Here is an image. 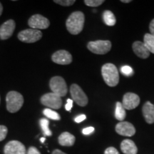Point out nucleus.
Masks as SVG:
<instances>
[{"mask_svg": "<svg viewBox=\"0 0 154 154\" xmlns=\"http://www.w3.org/2000/svg\"><path fill=\"white\" fill-rule=\"evenodd\" d=\"M84 22H85V17L84 13L79 11H74L66 20V26L67 30L69 33L74 35L79 34L83 30Z\"/></svg>", "mask_w": 154, "mask_h": 154, "instance_id": "nucleus-1", "label": "nucleus"}, {"mask_svg": "<svg viewBox=\"0 0 154 154\" xmlns=\"http://www.w3.org/2000/svg\"><path fill=\"white\" fill-rule=\"evenodd\" d=\"M101 74L108 86L113 87L119 84V74L118 69L113 63H108L103 65L101 68Z\"/></svg>", "mask_w": 154, "mask_h": 154, "instance_id": "nucleus-2", "label": "nucleus"}, {"mask_svg": "<svg viewBox=\"0 0 154 154\" xmlns=\"http://www.w3.org/2000/svg\"><path fill=\"white\" fill-rule=\"evenodd\" d=\"M6 101L7 111L10 113H16L22 107L24 103V97L19 92L11 91L7 94Z\"/></svg>", "mask_w": 154, "mask_h": 154, "instance_id": "nucleus-3", "label": "nucleus"}, {"mask_svg": "<svg viewBox=\"0 0 154 154\" xmlns=\"http://www.w3.org/2000/svg\"><path fill=\"white\" fill-rule=\"evenodd\" d=\"M87 48L92 53L103 55L110 51L111 49V43L108 40H97V41L88 42Z\"/></svg>", "mask_w": 154, "mask_h": 154, "instance_id": "nucleus-4", "label": "nucleus"}, {"mask_svg": "<svg viewBox=\"0 0 154 154\" xmlns=\"http://www.w3.org/2000/svg\"><path fill=\"white\" fill-rule=\"evenodd\" d=\"M49 86L52 93L60 97L65 96L68 92L66 83L61 76H54L51 78L49 82Z\"/></svg>", "mask_w": 154, "mask_h": 154, "instance_id": "nucleus-5", "label": "nucleus"}, {"mask_svg": "<svg viewBox=\"0 0 154 154\" xmlns=\"http://www.w3.org/2000/svg\"><path fill=\"white\" fill-rule=\"evenodd\" d=\"M42 37V32L37 29H33L23 30L18 34L19 39L24 43H34L41 39Z\"/></svg>", "mask_w": 154, "mask_h": 154, "instance_id": "nucleus-6", "label": "nucleus"}, {"mask_svg": "<svg viewBox=\"0 0 154 154\" xmlns=\"http://www.w3.org/2000/svg\"><path fill=\"white\" fill-rule=\"evenodd\" d=\"M41 103L50 109H59L62 106V100L60 96L51 92L42 96Z\"/></svg>", "mask_w": 154, "mask_h": 154, "instance_id": "nucleus-7", "label": "nucleus"}, {"mask_svg": "<svg viewBox=\"0 0 154 154\" xmlns=\"http://www.w3.org/2000/svg\"><path fill=\"white\" fill-rule=\"evenodd\" d=\"M70 93L74 101L80 106H85L87 105L88 99L87 96L79 86L76 84H72L70 87Z\"/></svg>", "mask_w": 154, "mask_h": 154, "instance_id": "nucleus-8", "label": "nucleus"}, {"mask_svg": "<svg viewBox=\"0 0 154 154\" xmlns=\"http://www.w3.org/2000/svg\"><path fill=\"white\" fill-rule=\"evenodd\" d=\"M28 24L33 29H45L49 27L50 22L49 19L41 14H35L30 17Z\"/></svg>", "mask_w": 154, "mask_h": 154, "instance_id": "nucleus-9", "label": "nucleus"}, {"mask_svg": "<svg viewBox=\"0 0 154 154\" xmlns=\"http://www.w3.org/2000/svg\"><path fill=\"white\" fill-rule=\"evenodd\" d=\"M5 154H26L24 144L19 140H11L6 144L4 149Z\"/></svg>", "mask_w": 154, "mask_h": 154, "instance_id": "nucleus-10", "label": "nucleus"}, {"mask_svg": "<svg viewBox=\"0 0 154 154\" xmlns=\"http://www.w3.org/2000/svg\"><path fill=\"white\" fill-rule=\"evenodd\" d=\"M54 62L61 65H67L72 63V56L66 50H59L56 51L51 57Z\"/></svg>", "mask_w": 154, "mask_h": 154, "instance_id": "nucleus-11", "label": "nucleus"}, {"mask_svg": "<svg viewBox=\"0 0 154 154\" xmlns=\"http://www.w3.org/2000/svg\"><path fill=\"white\" fill-rule=\"evenodd\" d=\"M140 98L137 94L134 93H126L123 98L122 105L125 109L131 110L139 105Z\"/></svg>", "mask_w": 154, "mask_h": 154, "instance_id": "nucleus-12", "label": "nucleus"}, {"mask_svg": "<svg viewBox=\"0 0 154 154\" xmlns=\"http://www.w3.org/2000/svg\"><path fill=\"white\" fill-rule=\"evenodd\" d=\"M16 24L13 19H9L0 26V39L5 40L11 37L14 33Z\"/></svg>", "mask_w": 154, "mask_h": 154, "instance_id": "nucleus-13", "label": "nucleus"}, {"mask_svg": "<svg viewBox=\"0 0 154 154\" xmlns=\"http://www.w3.org/2000/svg\"><path fill=\"white\" fill-rule=\"evenodd\" d=\"M117 134L124 136H133L136 134V129L132 124L127 121H121L116 126Z\"/></svg>", "mask_w": 154, "mask_h": 154, "instance_id": "nucleus-14", "label": "nucleus"}, {"mask_svg": "<svg viewBox=\"0 0 154 154\" xmlns=\"http://www.w3.org/2000/svg\"><path fill=\"white\" fill-rule=\"evenodd\" d=\"M133 50L135 54L141 59H146L150 56V51L146 47L143 42L137 41L133 44Z\"/></svg>", "mask_w": 154, "mask_h": 154, "instance_id": "nucleus-15", "label": "nucleus"}, {"mask_svg": "<svg viewBox=\"0 0 154 154\" xmlns=\"http://www.w3.org/2000/svg\"><path fill=\"white\" fill-rule=\"evenodd\" d=\"M142 111L145 120L148 124H151L154 123V105L152 104L150 101H147L143 105Z\"/></svg>", "mask_w": 154, "mask_h": 154, "instance_id": "nucleus-16", "label": "nucleus"}, {"mask_svg": "<svg viewBox=\"0 0 154 154\" xmlns=\"http://www.w3.org/2000/svg\"><path fill=\"white\" fill-rule=\"evenodd\" d=\"M121 149L124 154H136L138 152L137 146L130 139L124 140L121 142Z\"/></svg>", "mask_w": 154, "mask_h": 154, "instance_id": "nucleus-17", "label": "nucleus"}, {"mask_svg": "<svg viewBox=\"0 0 154 154\" xmlns=\"http://www.w3.org/2000/svg\"><path fill=\"white\" fill-rule=\"evenodd\" d=\"M59 143L62 146H72L75 143L76 138L69 132H63L58 138Z\"/></svg>", "mask_w": 154, "mask_h": 154, "instance_id": "nucleus-18", "label": "nucleus"}, {"mask_svg": "<svg viewBox=\"0 0 154 154\" xmlns=\"http://www.w3.org/2000/svg\"><path fill=\"white\" fill-rule=\"evenodd\" d=\"M126 110L123 106L122 103L121 102H116V110H115V117L117 120L123 121L124 120V119L126 118Z\"/></svg>", "mask_w": 154, "mask_h": 154, "instance_id": "nucleus-19", "label": "nucleus"}, {"mask_svg": "<svg viewBox=\"0 0 154 154\" xmlns=\"http://www.w3.org/2000/svg\"><path fill=\"white\" fill-rule=\"evenodd\" d=\"M103 19L104 21L105 24L110 26H114L116 24V22L114 14H113L112 11L109 10H106L103 11Z\"/></svg>", "mask_w": 154, "mask_h": 154, "instance_id": "nucleus-20", "label": "nucleus"}, {"mask_svg": "<svg viewBox=\"0 0 154 154\" xmlns=\"http://www.w3.org/2000/svg\"><path fill=\"white\" fill-rule=\"evenodd\" d=\"M143 43L146 48L149 49L150 53L154 54V36L151 34H146L143 38Z\"/></svg>", "mask_w": 154, "mask_h": 154, "instance_id": "nucleus-21", "label": "nucleus"}, {"mask_svg": "<svg viewBox=\"0 0 154 154\" xmlns=\"http://www.w3.org/2000/svg\"><path fill=\"white\" fill-rule=\"evenodd\" d=\"M39 124L41 126V128L42 131H43L44 134L45 136H51L52 135L51 130L49 128V122L47 119H41L39 121Z\"/></svg>", "mask_w": 154, "mask_h": 154, "instance_id": "nucleus-22", "label": "nucleus"}, {"mask_svg": "<svg viewBox=\"0 0 154 154\" xmlns=\"http://www.w3.org/2000/svg\"><path fill=\"white\" fill-rule=\"evenodd\" d=\"M43 113L47 118L52 119V120L59 121L61 119L60 115L57 112H56V111L51 110V109H45L43 111Z\"/></svg>", "mask_w": 154, "mask_h": 154, "instance_id": "nucleus-23", "label": "nucleus"}, {"mask_svg": "<svg viewBox=\"0 0 154 154\" xmlns=\"http://www.w3.org/2000/svg\"><path fill=\"white\" fill-rule=\"evenodd\" d=\"M103 2H104L103 0H85L84 1V3H85L86 5L91 7H99V6L102 5Z\"/></svg>", "mask_w": 154, "mask_h": 154, "instance_id": "nucleus-24", "label": "nucleus"}, {"mask_svg": "<svg viewBox=\"0 0 154 154\" xmlns=\"http://www.w3.org/2000/svg\"><path fill=\"white\" fill-rule=\"evenodd\" d=\"M121 72L123 74L126 75L127 76H131L134 74L133 69L129 66H124L121 68Z\"/></svg>", "mask_w": 154, "mask_h": 154, "instance_id": "nucleus-25", "label": "nucleus"}, {"mask_svg": "<svg viewBox=\"0 0 154 154\" xmlns=\"http://www.w3.org/2000/svg\"><path fill=\"white\" fill-rule=\"evenodd\" d=\"M55 3L60 5L61 6H64V7H69V6H72L75 3L74 0H54Z\"/></svg>", "mask_w": 154, "mask_h": 154, "instance_id": "nucleus-26", "label": "nucleus"}, {"mask_svg": "<svg viewBox=\"0 0 154 154\" xmlns=\"http://www.w3.org/2000/svg\"><path fill=\"white\" fill-rule=\"evenodd\" d=\"M7 133H8V129L7 127L3 125H0V141H2L5 139Z\"/></svg>", "mask_w": 154, "mask_h": 154, "instance_id": "nucleus-27", "label": "nucleus"}, {"mask_svg": "<svg viewBox=\"0 0 154 154\" xmlns=\"http://www.w3.org/2000/svg\"><path fill=\"white\" fill-rule=\"evenodd\" d=\"M104 154H119V151H117L116 149L113 147H109L106 149Z\"/></svg>", "mask_w": 154, "mask_h": 154, "instance_id": "nucleus-28", "label": "nucleus"}, {"mask_svg": "<svg viewBox=\"0 0 154 154\" xmlns=\"http://www.w3.org/2000/svg\"><path fill=\"white\" fill-rule=\"evenodd\" d=\"M26 154H41V153L36 147L31 146L29 149H28V151H26Z\"/></svg>", "mask_w": 154, "mask_h": 154, "instance_id": "nucleus-29", "label": "nucleus"}, {"mask_svg": "<svg viewBox=\"0 0 154 154\" xmlns=\"http://www.w3.org/2000/svg\"><path fill=\"white\" fill-rule=\"evenodd\" d=\"M94 131V127H87V128H84L82 131V133L84 135H89L91 133Z\"/></svg>", "mask_w": 154, "mask_h": 154, "instance_id": "nucleus-30", "label": "nucleus"}, {"mask_svg": "<svg viewBox=\"0 0 154 154\" xmlns=\"http://www.w3.org/2000/svg\"><path fill=\"white\" fill-rule=\"evenodd\" d=\"M72 106H73V100L70 99H67V103L66 106H65V109H66V110L68 111H70L72 108Z\"/></svg>", "mask_w": 154, "mask_h": 154, "instance_id": "nucleus-31", "label": "nucleus"}, {"mask_svg": "<svg viewBox=\"0 0 154 154\" xmlns=\"http://www.w3.org/2000/svg\"><path fill=\"white\" fill-rule=\"evenodd\" d=\"M86 119V115L82 114V115L78 116L76 117V118H75V119H74V121H75V122H76V123H81L82 121L85 120Z\"/></svg>", "mask_w": 154, "mask_h": 154, "instance_id": "nucleus-32", "label": "nucleus"}, {"mask_svg": "<svg viewBox=\"0 0 154 154\" xmlns=\"http://www.w3.org/2000/svg\"><path fill=\"white\" fill-rule=\"evenodd\" d=\"M149 29H150V34L152 36H154V19L151 21L149 24Z\"/></svg>", "mask_w": 154, "mask_h": 154, "instance_id": "nucleus-33", "label": "nucleus"}, {"mask_svg": "<svg viewBox=\"0 0 154 154\" xmlns=\"http://www.w3.org/2000/svg\"><path fill=\"white\" fill-rule=\"evenodd\" d=\"M52 154H66V153H63V152L61 151V150L56 149V150H54V151L52 152Z\"/></svg>", "mask_w": 154, "mask_h": 154, "instance_id": "nucleus-34", "label": "nucleus"}, {"mask_svg": "<svg viewBox=\"0 0 154 154\" xmlns=\"http://www.w3.org/2000/svg\"><path fill=\"white\" fill-rule=\"evenodd\" d=\"M2 11H3V7L2 5L1 2H0V16H1L2 14Z\"/></svg>", "mask_w": 154, "mask_h": 154, "instance_id": "nucleus-35", "label": "nucleus"}, {"mask_svg": "<svg viewBox=\"0 0 154 154\" xmlns=\"http://www.w3.org/2000/svg\"><path fill=\"white\" fill-rule=\"evenodd\" d=\"M121 2H124V3H129L131 2V0H121Z\"/></svg>", "mask_w": 154, "mask_h": 154, "instance_id": "nucleus-36", "label": "nucleus"}, {"mask_svg": "<svg viewBox=\"0 0 154 154\" xmlns=\"http://www.w3.org/2000/svg\"><path fill=\"white\" fill-rule=\"evenodd\" d=\"M45 138H40V140H41L42 143H44V141H45Z\"/></svg>", "mask_w": 154, "mask_h": 154, "instance_id": "nucleus-37", "label": "nucleus"}]
</instances>
